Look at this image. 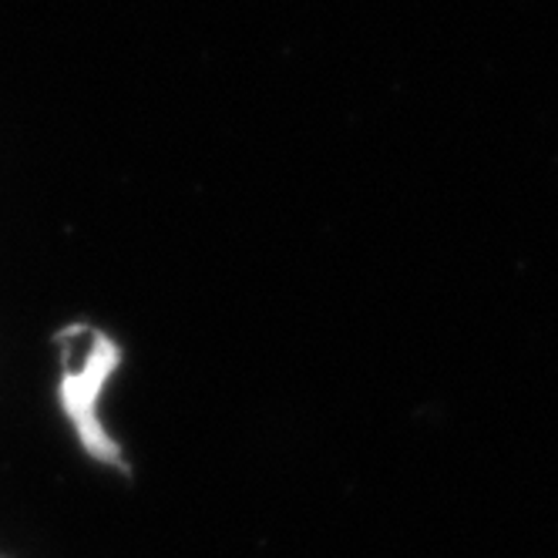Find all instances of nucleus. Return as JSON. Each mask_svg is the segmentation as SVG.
<instances>
[{
  "label": "nucleus",
  "instance_id": "1",
  "mask_svg": "<svg viewBox=\"0 0 558 558\" xmlns=\"http://www.w3.org/2000/svg\"><path fill=\"white\" fill-rule=\"evenodd\" d=\"M58 347H61V361H64V377H61V404L82 437V445L92 458L98 461H111L118 464L122 454H118V445L105 434L101 421H98V397L108 384V377L114 374L122 353L118 347L88 327H68L58 333Z\"/></svg>",
  "mask_w": 558,
  "mask_h": 558
}]
</instances>
